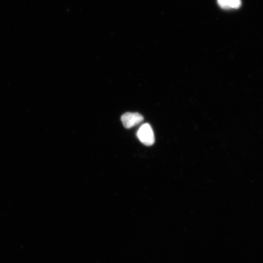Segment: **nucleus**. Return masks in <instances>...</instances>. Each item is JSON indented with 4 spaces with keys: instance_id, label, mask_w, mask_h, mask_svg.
Wrapping results in <instances>:
<instances>
[{
    "instance_id": "7ed1b4c3",
    "label": "nucleus",
    "mask_w": 263,
    "mask_h": 263,
    "mask_svg": "<svg viewBox=\"0 0 263 263\" xmlns=\"http://www.w3.org/2000/svg\"><path fill=\"white\" fill-rule=\"evenodd\" d=\"M218 3L225 9H238L241 5V0H218Z\"/></svg>"
},
{
    "instance_id": "f257e3e1",
    "label": "nucleus",
    "mask_w": 263,
    "mask_h": 263,
    "mask_svg": "<svg viewBox=\"0 0 263 263\" xmlns=\"http://www.w3.org/2000/svg\"><path fill=\"white\" fill-rule=\"evenodd\" d=\"M137 137L144 145L152 146L155 142V137L152 127L149 124H144L140 127Z\"/></svg>"
},
{
    "instance_id": "f03ea898",
    "label": "nucleus",
    "mask_w": 263,
    "mask_h": 263,
    "mask_svg": "<svg viewBox=\"0 0 263 263\" xmlns=\"http://www.w3.org/2000/svg\"><path fill=\"white\" fill-rule=\"evenodd\" d=\"M121 120L124 127L130 129L142 122L144 118L139 113L127 112L122 115Z\"/></svg>"
}]
</instances>
